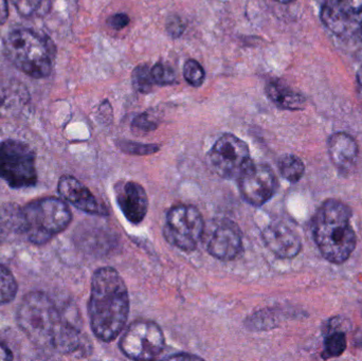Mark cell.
<instances>
[{
	"label": "cell",
	"mask_w": 362,
	"mask_h": 361,
	"mask_svg": "<svg viewBox=\"0 0 362 361\" xmlns=\"http://www.w3.org/2000/svg\"><path fill=\"white\" fill-rule=\"evenodd\" d=\"M165 29L172 37L178 38L187 29V23L178 15H172L167 19Z\"/></svg>",
	"instance_id": "29"
},
{
	"label": "cell",
	"mask_w": 362,
	"mask_h": 361,
	"mask_svg": "<svg viewBox=\"0 0 362 361\" xmlns=\"http://www.w3.org/2000/svg\"><path fill=\"white\" fill-rule=\"evenodd\" d=\"M132 126L136 131H141V133H150V131H155L158 126L156 121L151 117L148 112L144 114H138L132 123Z\"/></svg>",
	"instance_id": "28"
},
{
	"label": "cell",
	"mask_w": 362,
	"mask_h": 361,
	"mask_svg": "<svg viewBox=\"0 0 362 361\" xmlns=\"http://www.w3.org/2000/svg\"><path fill=\"white\" fill-rule=\"evenodd\" d=\"M266 247L280 259H293L301 252L302 241L295 229L284 222L270 223L262 233Z\"/></svg>",
	"instance_id": "13"
},
{
	"label": "cell",
	"mask_w": 362,
	"mask_h": 361,
	"mask_svg": "<svg viewBox=\"0 0 362 361\" xmlns=\"http://www.w3.org/2000/svg\"><path fill=\"white\" fill-rule=\"evenodd\" d=\"M276 1L280 2V4H291V2L296 1V0H276Z\"/></svg>",
	"instance_id": "35"
},
{
	"label": "cell",
	"mask_w": 362,
	"mask_h": 361,
	"mask_svg": "<svg viewBox=\"0 0 362 361\" xmlns=\"http://www.w3.org/2000/svg\"><path fill=\"white\" fill-rule=\"evenodd\" d=\"M14 360L12 351L4 343H0V361H8Z\"/></svg>",
	"instance_id": "32"
},
{
	"label": "cell",
	"mask_w": 362,
	"mask_h": 361,
	"mask_svg": "<svg viewBox=\"0 0 362 361\" xmlns=\"http://www.w3.org/2000/svg\"><path fill=\"white\" fill-rule=\"evenodd\" d=\"M202 242L213 258L221 261L234 260L242 251V231L229 218H213L204 224Z\"/></svg>",
	"instance_id": "11"
},
{
	"label": "cell",
	"mask_w": 362,
	"mask_h": 361,
	"mask_svg": "<svg viewBox=\"0 0 362 361\" xmlns=\"http://www.w3.org/2000/svg\"><path fill=\"white\" fill-rule=\"evenodd\" d=\"M165 360H200L198 356L195 355H189L187 353L178 354L176 356H169V357H165Z\"/></svg>",
	"instance_id": "33"
},
{
	"label": "cell",
	"mask_w": 362,
	"mask_h": 361,
	"mask_svg": "<svg viewBox=\"0 0 362 361\" xmlns=\"http://www.w3.org/2000/svg\"><path fill=\"white\" fill-rule=\"evenodd\" d=\"M115 194L127 220L134 225L140 224L148 209V195L144 187L135 182H121L115 187Z\"/></svg>",
	"instance_id": "14"
},
{
	"label": "cell",
	"mask_w": 362,
	"mask_h": 361,
	"mask_svg": "<svg viewBox=\"0 0 362 361\" xmlns=\"http://www.w3.org/2000/svg\"><path fill=\"white\" fill-rule=\"evenodd\" d=\"M8 0H0V25H4L8 20Z\"/></svg>",
	"instance_id": "31"
},
{
	"label": "cell",
	"mask_w": 362,
	"mask_h": 361,
	"mask_svg": "<svg viewBox=\"0 0 362 361\" xmlns=\"http://www.w3.org/2000/svg\"><path fill=\"white\" fill-rule=\"evenodd\" d=\"M119 148L125 154L133 155V156H146L158 152L159 146L156 144H144L139 142L120 141L118 143Z\"/></svg>",
	"instance_id": "26"
},
{
	"label": "cell",
	"mask_w": 362,
	"mask_h": 361,
	"mask_svg": "<svg viewBox=\"0 0 362 361\" xmlns=\"http://www.w3.org/2000/svg\"><path fill=\"white\" fill-rule=\"evenodd\" d=\"M204 218L194 206L178 205L167 214L165 237L169 243L183 251L196 249L204 230Z\"/></svg>",
	"instance_id": "7"
},
{
	"label": "cell",
	"mask_w": 362,
	"mask_h": 361,
	"mask_svg": "<svg viewBox=\"0 0 362 361\" xmlns=\"http://www.w3.org/2000/svg\"><path fill=\"white\" fill-rule=\"evenodd\" d=\"M151 72H152L153 80L156 84L165 86V85H171L175 83V72L172 68L165 66V64H156L151 69Z\"/></svg>",
	"instance_id": "27"
},
{
	"label": "cell",
	"mask_w": 362,
	"mask_h": 361,
	"mask_svg": "<svg viewBox=\"0 0 362 361\" xmlns=\"http://www.w3.org/2000/svg\"><path fill=\"white\" fill-rule=\"evenodd\" d=\"M356 78L357 82H358V84L361 85L362 88V66L361 68H359L358 71H357Z\"/></svg>",
	"instance_id": "34"
},
{
	"label": "cell",
	"mask_w": 362,
	"mask_h": 361,
	"mask_svg": "<svg viewBox=\"0 0 362 361\" xmlns=\"http://www.w3.org/2000/svg\"><path fill=\"white\" fill-rule=\"evenodd\" d=\"M323 25L335 35L361 40L362 0H315Z\"/></svg>",
	"instance_id": "8"
},
{
	"label": "cell",
	"mask_w": 362,
	"mask_h": 361,
	"mask_svg": "<svg viewBox=\"0 0 362 361\" xmlns=\"http://www.w3.org/2000/svg\"><path fill=\"white\" fill-rule=\"evenodd\" d=\"M129 296L127 284L112 267H102L91 280L88 315L91 331L103 343H112L127 326Z\"/></svg>",
	"instance_id": "2"
},
{
	"label": "cell",
	"mask_w": 362,
	"mask_h": 361,
	"mask_svg": "<svg viewBox=\"0 0 362 361\" xmlns=\"http://www.w3.org/2000/svg\"><path fill=\"white\" fill-rule=\"evenodd\" d=\"M327 146L329 158L336 169L342 174L350 173L358 158L359 148L356 140L349 134L339 131L329 137Z\"/></svg>",
	"instance_id": "16"
},
{
	"label": "cell",
	"mask_w": 362,
	"mask_h": 361,
	"mask_svg": "<svg viewBox=\"0 0 362 361\" xmlns=\"http://www.w3.org/2000/svg\"><path fill=\"white\" fill-rule=\"evenodd\" d=\"M11 2L25 18L44 17L50 12L51 0H11Z\"/></svg>",
	"instance_id": "22"
},
{
	"label": "cell",
	"mask_w": 362,
	"mask_h": 361,
	"mask_svg": "<svg viewBox=\"0 0 362 361\" xmlns=\"http://www.w3.org/2000/svg\"><path fill=\"white\" fill-rule=\"evenodd\" d=\"M279 169H280L281 175L284 179L291 184H296L303 177L305 165L299 157L287 154L281 157L280 161H279Z\"/></svg>",
	"instance_id": "20"
},
{
	"label": "cell",
	"mask_w": 362,
	"mask_h": 361,
	"mask_svg": "<svg viewBox=\"0 0 362 361\" xmlns=\"http://www.w3.org/2000/svg\"><path fill=\"white\" fill-rule=\"evenodd\" d=\"M361 42H362V32H361Z\"/></svg>",
	"instance_id": "36"
},
{
	"label": "cell",
	"mask_w": 362,
	"mask_h": 361,
	"mask_svg": "<svg viewBox=\"0 0 362 361\" xmlns=\"http://www.w3.org/2000/svg\"><path fill=\"white\" fill-rule=\"evenodd\" d=\"M18 285L13 273L0 263V307L14 300Z\"/></svg>",
	"instance_id": "23"
},
{
	"label": "cell",
	"mask_w": 362,
	"mask_h": 361,
	"mask_svg": "<svg viewBox=\"0 0 362 361\" xmlns=\"http://www.w3.org/2000/svg\"><path fill=\"white\" fill-rule=\"evenodd\" d=\"M325 339V351H323V360L339 357L346 350L348 341L344 330H327Z\"/></svg>",
	"instance_id": "21"
},
{
	"label": "cell",
	"mask_w": 362,
	"mask_h": 361,
	"mask_svg": "<svg viewBox=\"0 0 362 361\" xmlns=\"http://www.w3.org/2000/svg\"><path fill=\"white\" fill-rule=\"evenodd\" d=\"M31 95L23 83L15 78L0 80V118H13L23 112Z\"/></svg>",
	"instance_id": "17"
},
{
	"label": "cell",
	"mask_w": 362,
	"mask_h": 361,
	"mask_svg": "<svg viewBox=\"0 0 362 361\" xmlns=\"http://www.w3.org/2000/svg\"><path fill=\"white\" fill-rule=\"evenodd\" d=\"M36 155L25 142L8 139L0 143V178L12 189H28L37 182Z\"/></svg>",
	"instance_id": "6"
},
{
	"label": "cell",
	"mask_w": 362,
	"mask_h": 361,
	"mask_svg": "<svg viewBox=\"0 0 362 361\" xmlns=\"http://www.w3.org/2000/svg\"><path fill=\"white\" fill-rule=\"evenodd\" d=\"M4 50L8 61L31 78H47L52 72L57 49L48 36L23 28L15 29L6 35Z\"/></svg>",
	"instance_id": "4"
},
{
	"label": "cell",
	"mask_w": 362,
	"mask_h": 361,
	"mask_svg": "<svg viewBox=\"0 0 362 361\" xmlns=\"http://www.w3.org/2000/svg\"><path fill=\"white\" fill-rule=\"evenodd\" d=\"M23 237L37 245L46 244L63 232L72 220V213L63 199L44 197L21 208Z\"/></svg>",
	"instance_id": "5"
},
{
	"label": "cell",
	"mask_w": 362,
	"mask_h": 361,
	"mask_svg": "<svg viewBox=\"0 0 362 361\" xmlns=\"http://www.w3.org/2000/svg\"><path fill=\"white\" fill-rule=\"evenodd\" d=\"M23 237L21 208L14 203L0 207V243L12 237Z\"/></svg>",
	"instance_id": "19"
},
{
	"label": "cell",
	"mask_w": 362,
	"mask_h": 361,
	"mask_svg": "<svg viewBox=\"0 0 362 361\" xmlns=\"http://www.w3.org/2000/svg\"><path fill=\"white\" fill-rule=\"evenodd\" d=\"M132 82H133L134 88L138 93H144V95L150 93L153 90L155 83L153 80L150 66L148 64L137 66L132 74Z\"/></svg>",
	"instance_id": "24"
},
{
	"label": "cell",
	"mask_w": 362,
	"mask_h": 361,
	"mask_svg": "<svg viewBox=\"0 0 362 361\" xmlns=\"http://www.w3.org/2000/svg\"><path fill=\"white\" fill-rule=\"evenodd\" d=\"M16 321L28 339L45 351L76 355L83 349L84 341L80 329L64 318L45 292H30L23 299Z\"/></svg>",
	"instance_id": "1"
},
{
	"label": "cell",
	"mask_w": 362,
	"mask_h": 361,
	"mask_svg": "<svg viewBox=\"0 0 362 361\" xmlns=\"http://www.w3.org/2000/svg\"><path fill=\"white\" fill-rule=\"evenodd\" d=\"M183 76L192 86L199 87L204 84L206 72L197 61L189 59L183 66Z\"/></svg>",
	"instance_id": "25"
},
{
	"label": "cell",
	"mask_w": 362,
	"mask_h": 361,
	"mask_svg": "<svg viewBox=\"0 0 362 361\" xmlns=\"http://www.w3.org/2000/svg\"><path fill=\"white\" fill-rule=\"evenodd\" d=\"M266 93L272 103L285 110H302L306 105V99L301 93L293 90L281 83H270L266 87Z\"/></svg>",
	"instance_id": "18"
},
{
	"label": "cell",
	"mask_w": 362,
	"mask_h": 361,
	"mask_svg": "<svg viewBox=\"0 0 362 361\" xmlns=\"http://www.w3.org/2000/svg\"><path fill=\"white\" fill-rule=\"evenodd\" d=\"M165 345V335L158 324L136 321L123 335L120 349L129 360H153L163 353Z\"/></svg>",
	"instance_id": "10"
},
{
	"label": "cell",
	"mask_w": 362,
	"mask_h": 361,
	"mask_svg": "<svg viewBox=\"0 0 362 361\" xmlns=\"http://www.w3.org/2000/svg\"><path fill=\"white\" fill-rule=\"evenodd\" d=\"M352 210L338 199H327L313 220V235L325 260L340 265L350 259L357 237L352 224Z\"/></svg>",
	"instance_id": "3"
},
{
	"label": "cell",
	"mask_w": 362,
	"mask_h": 361,
	"mask_svg": "<svg viewBox=\"0 0 362 361\" xmlns=\"http://www.w3.org/2000/svg\"><path fill=\"white\" fill-rule=\"evenodd\" d=\"M57 191L62 199L85 213L101 216L108 214L105 206L98 201L88 188L72 176H62L57 184Z\"/></svg>",
	"instance_id": "15"
},
{
	"label": "cell",
	"mask_w": 362,
	"mask_h": 361,
	"mask_svg": "<svg viewBox=\"0 0 362 361\" xmlns=\"http://www.w3.org/2000/svg\"><path fill=\"white\" fill-rule=\"evenodd\" d=\"M215 173L225 179H238L253 162L246 142L232 134L221 136L209 153Z\"/></svg>",
	"instance_id": "9"
},
{
	"label": "cell",
	"mask_w": 362,
	"mask_h": 361,
	"mask_svg": "<svg viewBox=\"0 0 362 361\" xmlns=\"http://www.w3.org/2000/svg\"><path fill=\"white\" fill-rule=\"evenodd\" d=\"M240 190L245 201L261 207L274 197L278 190V179L272 167L263 163H251L238 178Z\"/></svg>",
	"instance_id": "12"
},
{
	"label": "cell",
	"mask_w": 362,
	"mask_h": 361,
	"mask_svg": "<svg viewBox=\"0 0 362 361\" xmlns=\"http://www.w3.org/2000/svg\"><path fill=\"white\" fill-rule=\"evenodd\" d=\"M129 15L124 14V13H118V14L112 15L110 19H108V25L115 30H121L123 28L129 25Z\"/></svg>",
	"instance_id": "30"
}]
</instances>
